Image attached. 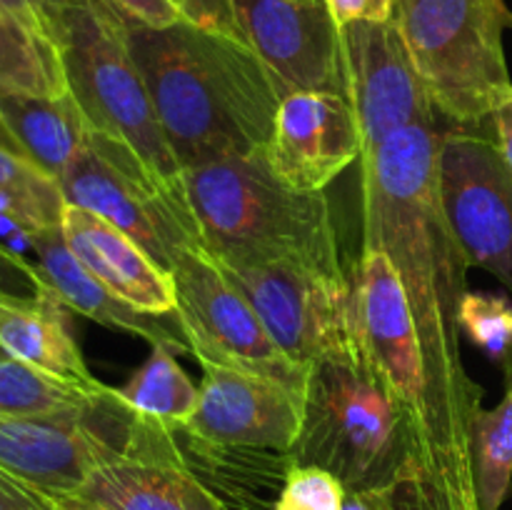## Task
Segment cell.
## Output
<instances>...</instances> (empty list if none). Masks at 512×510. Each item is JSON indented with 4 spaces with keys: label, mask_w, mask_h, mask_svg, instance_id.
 <instances>
[{
    "label": "cell",
    "mask_w": 512,
    "mask_h": 510,
    "mask_svg": "<svg viewBox=\"0 0 512 510\" xmlns=\"http://www.w3.org/2000/svg\"><path fill=\"white\" fill-rule=\"evenodd\" d=\"M33 290H48L53 298L68 310L98 320L108 328L125 330L138 338L148 340L150 345H165L170 350H188L180 328H170L165 315H150L133 308L118 295L110 293L73 253L65 243L58 228H43L35 235L33 275H30ZM190 353V350H188Z\"/></svg>",
    "instance_id": "18"
},
{
    "label": "cell",
    "mask_w": 512,
    "mask_h": 510,
    "mask_svg": "<svg viewBox=\"0 0 512 510\" xmlns=\"http://www.w3.org/2000/svg\"><path fill=\"white\" fill-rule=\"evenodd\" d=\"M0 358H8V355H5V353H3V350H0Z\"/></svg>",
    "instance_id": "41"
},
{
    "label": "cell",
    "mask_w": 512,
    "mask_h": 510,
    "mask_svg": "<svg viewBox=\"0 0 512 510\" xmlns=\"http://www.w3.org/2000/svg\"><path fill=\"white\" fill-rule=\"evenodd\" d=\"M443 128H405L360 155L363 248L388 255L408 293L428 365L430 398L483 395L468 375L458 310L470 263L445 215L438 185Z\"/></svg>",
    "instance_id": "1"
},
{
    "label": "cell",
    "mask_w": 512,
    "mask_h": 510,
    "mask_svg": "<svg viewBox=\"0 0 512 510\" xmlns=\"http://www.w3.org/2000/svg\"><path fill=\"white\" fill-rule=\"evenodd\" d=\"M0 350L65 380L98 383L70 328L68 308L48 290L33 295L0 290Z\"/></svg>",
    "instance_id": "20"
},
{
    "label": "cell",
    "mask_w": 512,
    "mask_h": 510,
    "mask_svg": "<svg viewBox=\"0 0 512 510\" xmlns=\"http://www.w3.org/2000/svg\"><path fill=\"white\" fill-rule=\"evenodd\" d=\"M503 373H505V385H512V345H510V350H508V355H505L503 358Z\"/></svg>",
    "instance_id": "39"
},
{
    "label": "cell",
    "mask_w": 512,
    "mask_h": 510,
    "mask_svg": "<svg viewBox=\"0 0 512 510\" xmlns=\"http://www.w3.org/2000/svg\"><path fill=\"white\" fill-rule=\"evenodd\" d=\"M470 455L480 510H500L512 485V385L495 408L475 410Z\"/></svg>",
    "instance_id": "25"
},
{
    "label": "cell",
    "mask_w": 512,
    "mask_h": 510,
    "mask_svg": "<svg viewBox=\"0 0 512 510\" xmlns=\"http://www.w3.org/2000/svg\"><path fill=\"white\" fill-rule=\"evenodd\" d=\"M125 30L180 168L265 148L283 93L250 45L185 20Z\"/></svg>",
    "instance_id": "2"
},
{
    "label": "cell",
    "mask_w": 512,
    "mask_h": 510,
    "mask_svg": "<svg viewBox=\"0 0 512 510\" xmlns=\"http://www.w3.org/2000/svg\"><path fill=\"white\" fill-rule=\"evenodd\" d=\"M420 410L350 348L308 365L303 418L288 450L293 465H318L348 493L390 488L413 453Z\"/></svg>",
    "instance_id": "4"
},
{
    "label": "cell",
    "mask_w": 512,
    "mask_h": 510,
    "mask_svg": "<svg viewBox=\"0 0 512 510\" xmlns=\"http://www.w3.org/2000/svg\"><path fill=\"white\" fill-rule=\"evenodd\" d=\"M198 410L185 430L245 448L290 450L303 418V393L265 375L203 365Z\"/></svg>",
    "instance_id": "15"
},
{
    "label": "cell",
    "mask_w": 512,
    "mask_h": 510,
    "mask_svg": "<svg viewBox=\"0 0 512 510\" xmlns=\"http://www.w3.org/2000/svg\"><path fill=\"white\" fill-rule=\"evenodd\" d=\"M13 273L25 275L23 270H18L13 263H10V260H5L3 255H0V290L10 288V283H13Z\"/></svg>",
    "instance_id": "38"
},
{
    "label": "cell",
    "mask_w": 512,
    "mask_h": 510,
    "mask_svg": "<svg viewBox=\"0 0 512 510\" xmlns=\"http://www.w3.org/2000/svg\"><path fill=\"white\" fill-rule=\"evenodd\" d=\"M438 185L470 268L488 270L512 293V173L490 120L440 130Z\"/></svg>",
    "instance_id": "9"
},
{
    "label": "cell",
    "mask_w": 512,
    "mask_h": 510,
    "mask_svg": "<svg viewBox=\"0 0 512 510\" xmlns=\"http://www.w3.org/2000/svg\"><path fill=\"white\" fill-rule=\"evenodd\" d=\"M173 353L175 350L165 345H153L148 360L135 370L123 388H115V393L143 418L178 428L190 423L198 410L200 388H195Z\"/></svg>",
    "instance_id": "24"
},
{
    "label": "cell",
    "mask_w": 512,
    "mask_h": 510,
    "mask_svg": "<svg viewBox=\"0 0 512 510\" xmlns=\"http://www.w3.org/2000/svg\"><path fill=\"white\" fill-rule=\"evenodd\" d=\"M393 20L445 123H488L512 95L505 0H395Z\"/></svg>",
    "instance_id": "6"
},
{
    "label": "cell",
    "mask_w": 512,
    "mask_h": 510,
    "mask_svg": "<svg viewBox=\"0 0 512 510\" xmlns=\"http://www.w3.org/2000/svg\"><path fill=\"white\" fill-rule=\"evenodd\" d=\"M0 93H68L53 43L8 15H0Z\"/></svg>",
    "instance_id": "26"
},
{
    "label": "cell",
    "mask_w": 512,
    "mask_h": 510,
    "mask_svg": "<svg viewBox=\"0 0 512 510\" xmlns=\"http://www.w3.org/2000/svg\"><path fill=\"white\" fill-rule=\"evenodd\" d=\"M170 278L175 320L200 365L265 375L303 393L308 368L283 353L253 305L203 245L183 250L170 268Z\"/></svg>",
    "instance_id": "8"
},
{
    "label": "cell",
    "mask_w": 512,
    "mask_h": 510,
    "mask_svg": "<svg viewBox=\"0 0 512 510\" xmlns=\"http://www.w3.org/2000/svg\"><path fill=\"white\" fill-rule=\"evenodd\" d=\"M0 145H5V148H10V150H15V153H20L18 145H15L13 138H10V135H8V130L3 128V123H0ZM20 155H23V153H20Z\"/></svg>",
    "instance_id": "40"
},
{
    "label": "cell",
    "mask_w": 512,
    "mask_h": 510,
    "mask_svg": "<svg viewBox=\"0 0 512 510\" xmlns=\"http://www.w3.org/2000/svg\"><path fill=\"white\" fill-rule=\"evenodd\" d=\"M178 5V10L183 13L185 23H193L198 28L215 30V33L230 35L235 40H245L243 28L238 23V15H235L233 0H173Z\"/></svg>",
    "instance_id": "30"
},
{
    "label": "cell",
    "mask_w": 512,
    "mask_h": 510,
    "mask_svg": "<svg viewBox=\"0 0 512 510\" xmlns=\"http://www.w3.org/2000/svg\"><path fill=\"white\" fill-rule=\"evenodd\" d=\"M68 93L95 130L128 145L173 193H185L183 168L155 118L128 43L125 20L100 0H38Z\"/></svg>",
    "instance_id": "5"
},
{
    "label": "cell",
    "mask_w": 512,
    "mask_h": 510,
    "mask_svg": "<svg viewBox=\"0 0 512 510\" xmlns=\"http://www.w3.org/2000/svg\"><path fill=\"white\" fill-rule=\"evenodd\" d=\"M75 498L103 510H223L180 465L133 458L98 465Z\"/></svg>",
    "instance_id": "21"
},
{
    "label": "cell",
    "mask_w": 512,
    "mask_h": 510,
    "mask_svg": "<svg viewBox=\"0 0 512 510\" xmlns=\"http://www.w3.org/2000/svg\"><path fill=\"white\" fill-rule=\"evenodd\" d=\"M245 40L278 83L345 95L340 25L323 0H233Z\"/></svg>",
    "instance_id": "13"
},
{
    "label": "cell",
    "mask_w": 512,
    "mask_h": 510,
    "mask_svg": "<svg viewBox=\"0 0 512 510\" xmlns=\"http://www.w3.org/2000/svg\"><path fill=\"white\" fill-rule=\"evenodd\" d=\"M50 498H53L55 510H103L98 505L75 498V495H50Z\"/></svg>",
    "instance_id": "37"
},
{
    "label": "cell",
    "mask_w": 512,
    "mask_h": 510,
    "mask_svg": "<svg viewBox=\"0 0 512 510\" xmlns=\"http://www.w3.org/2000/svg\"><path fill=\"white\" fill-rule=\"evenodd\" d=\"M263 150L280 180L305 193H323L360 160L363 138L345 95L295 90L280 100Z\"/></svg>",
    "instance_id": "14"
},
{
    "label": "cell",
    "mask_w": 512,
    "mask_h": 510,
    "mask_svg": "<svg viewBox=\"0 0 512 510\" xmlns=\"http://www.w3.org/2000/svg\"><path fill=\"white\" fill-rule=\"evenodd\" d=\"M180 468L188 470L223 510H275L293 460L288 450L245 448L175 428Z\"/></svg>",
    "instance_id": "19"
},
{
    "label": "cell",
    "mask_w": 512,
    "mask_h": 510,
    "mask_svg": "<svg viewBox=\"0 0 512 510\" xmlns=\"http://www.w3.org/2000/svg\"><path fill=\"white\" fill-rule=\"evenodd\" d=\"M120 458L75 418L0 413V470L48 495H75L98 465Z\"/></svg>",
    "instance_id": "16"
},
{
    "label": "cell",
    "mask_w": 512,
    "mask_h": 510,
    "mask_svg": "<svg viewBox=\"0 0 512 510\" xmlns=\"http://www.w3.org/2000/svg\"><path fill=\"white\" fill-rule=\"evenodd\" d=\"M323 3L328 5L340 28L360 20H390L395 8V0H323Z\"/></svg>",
    "instance_id": "32"
},
{
    "label": "cell",
    "mask_w": 512,
    "mask_h": 510,
    "mask_svg": "<svg viewBox=\"0 0 512 510\" xmlns=\"http://www.w3.org/2000/svg\"><path fill=\"white\" fill-rule=\"evenodd\" d=\"M460 333L468 335L488 358L503 363L512 345V303L503 295L468 290L458 310Z\"/></svg>",
    "instance_id": "28"
},
{
    "label": "cell",
    "mask_w": 512,
    "mask_h": 510,
    "mask_svg": "<svg viewBox=\"0 0 512 510\" xmlns=\"http://www.w3.org/2000/svg\"><path fill=\"white\" fill-rule=\"evenodd\" d=\"M108 385L75 383L60 375L0 358V413L23 418H75L80 420L105 393Z\"/></svg>",
    "instance_id": "23"
},
{
    "label": "cell",
    "mask_w": 512,
    "mask_h": 510,
    "mask_svg": "<svg viewBox=\"0 0 512 510\" xmlns=\"http://www.w3.org/2000/svg\"><path fill=\"white\" fill-rule=\"evenodd\" d=\"M0 195L13 200L38 228L60 225L65 200L58 180L5 145H0Z\"/></svg>",
    "instance_id": "27"
},
{
    "label": "cell",
    "mask_w": 512,
    "mask_h": 510,
    "mask_svg": "<svg viewBox=\"0 0 512 510\" xmlns=\"http://www.w3.org/2000/svg\"><path fill=\"white\" fill-rule=\"evenodd\" d=\"M0 15H8V18L18 20L25 28L35 30V33L45 35L43 15H40L38 0H0ZM48 38V35H45Z\"/></svg>",
    "instance_id": "35"
},
{
    "label": "cell",
    "mask_w": 512,
    "mask_h": 510,
    "mask_svg": "<svg viewBox=\"0 0 512 510\" xmlns=\"http://www.w3.org/2000/svg\"><path fill=\"white\" fill-rule=\"evenodd\" d=\"M200 243L215 260L295 263L348 278L333 208L275 175L265 150L183 170Z\"/></svg>",
    "instance_id": "3"
},
{
    "label": "cell",
    "mask_w": 512,
    "mask_h": 510,
    "mask_svg": "<svg viewBox=\"0 0 512 510\" xmlns=\"http://www.w3.org/2000/svg\"><path fill=\"white\" fill-rule=\"evenodd\" d=\"M348 290L353 348L405 403L423 413L430 400L428 365L408 293L388 255L360 250L348 268Z\"/></svg>",
    "instance_id": "12"
},
{
    "label": "cell",
    "mask_w": 512,
    "mask_h": 510,
    "mask_svg": "<svg viewBox=\"0 0 512 510\" xmlns=\"http://www.w3.org/2000/svg\"><path fill=\"white\" fill-rule=\"evenodd\" d=\"M490 128H493L495 143H498L500 155L512 173V95L490 115Z\"/></svg>",
    "instance_id": "34"
},
{
    "label": "cell",
    "mask_w": 512,
    "mask_h": 510,
    "mask_svg": "<svg viewBox=\"0 0 512 510\" xmlns=\"http://www.w3.org/2000/svg\"><path fill=\"white\" fill-rule=\"evenodd\" d=\"M60 233L70 253L113 295L150 315H175V288L170 270L140 248L128 233L90 210L68 205Z\"/></svg>",
    "instance_id": "17"
},
{
    "label": "cell",
    "mask_w": 512,
    "mask_h": 510,
    "mask_svg": "<svg viewBox=\"0 0 512 510\" xmlns=\"http://www.w3.org/2000/svg\"><path fill=\"white\" fill-rule=\"evenodd\" d=\"M340 50L363 153L405 128H443L393 18L343 25Z\"/></svg>",
    "instance_id": "11"
},
{
    "label": "cell",
    "mask_w": 512,
    "mask_h": 510,
    "mask_svg": "<svg viewBox=\"0 0 512 510\" xmlns=\"http://www.w3.org/2000/svg\"><path fill=\"white\" fill-rule=\"evenodd\" d=\"M0 510H55V505L48 493L30 488L0 470Z\"/></svg>",
    "instance_id": "33"
},
{
    "label": "cell",
    "mask_w": 512,
    "mask_h": 510,
    "mask_svg": "<svg viewBox=\"0 0 512 510\" xmlns=\"http://www.w3.org/2000/svg\"><path fill=\"white\" fill-rule=\"evenodd\" d=\"M100 3L130 25L170 28V25H178L185 20L173 0H100Z\"/></svg>",
    "instance_id": "31"
},
{
    "label": "cell",
    "mask_w": 512,
    "mask_h": 510,
    "mask_svg": "<svg viewBox=\"0 0 512 510\" xmlns=\"http://www.w3.org/2000/svg\"><path fill=\"white\" fill-rule=\"evenodd\" d=\"M393 488H378V490H355V493H345L343 510H393Z\"/></svg>",
    "instance_id": "36"
},
{
    "label": "cell",
    "mask_w": 512,
    "mask_h": 510,
    "mask_svg": "<svg viewBox=\"0 0 512 510\" xmlns=\"http://www.w3.org/2000/svg\"><path fill=\"white\" fill-rule=\"evenodd\" d=\"M245 295L283 353L308 368L353 348L348 278H330L295 263L215 260Z\"/></svg>",
    "instance_id": "10"
},
{
    "label": "cell",
    "mask_w": 512,
    "mask_h": 510,
    "mask_svg": "<svg viewBox=\"0 0 512 510\" xmlns=\"http://www.w3.org/2000/svg\"><path fill=\"white\" fill-rule=\"evenodd\" d=\"M0 123L20 153L55 180L95 130L70 93H0Z\"/></svg>",
    "instance_id": "22"
},
{
    "label": "cell",
    "mask_w": 512,
    "mask_h": 510,
    "mask_svg": "<svg viewBox=\"0 0 512 510\" xmlns=\"http://www.w3.org/2000/svg\"><path fill=\"white\" fill-rule=\"evenodd\" d=\"M68 205L90 210L128 233L165 270L200 243L185 193L165 188L125 143L93 130L58 178Z\"/></svg>",
    "instance_id": "7"
},
{
    "label": "cell",
    "mask_w": 512,
    "mask_h": 510,
    "mask_svg": "<svg viewBox=\"0 0 512 510\" xmlns=\"http://www.w3.org/2000/svg\"><path fill=\"white\" fill-rule=\"evenodd\" d=\"M345 485L318 465H293L275 510H343Z\"/></svg>",
    "instance_id": "29"
}]
</instances>
